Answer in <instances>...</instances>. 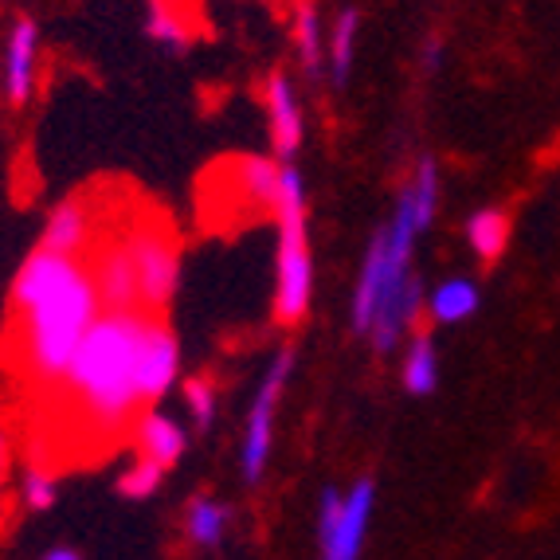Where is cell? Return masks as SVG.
<instances>
[{
	"label": "cell",
	"mask_w": 560,
	"mask_h": 560,
	"mask_svg": "<svg viewBox=\"0 0 560 560\" xmlns=\"http://www.w3.org/2000/svg\"><path fill=\"white\" fill-rule=\"evenodd\" d=\"M12 314L24 373L36 384H63L86 329L103 314L86 259L36 247L12 279Z\"/></svg>",
	"instance_id": "obj_1"
},
{
	"label": "cell",
	"mask_w": 560,
	"mask_h": 560,
	"mask_svg": "<svg viewBox=\"0 0 560 560\" xmlns=\"http://www.w3.org/2000/svg\"><path fill=\"white\" fill-rule=\"evenodd\" d=\"M150 318L141 310H103L71 357L59 388L75 396L94 428H121L138 411V349Z\"/></svg>",
	"instance_id": "obj_2"
},
{
	"label": "cell",
	"mask_w": 560,
	"mask_h": 560,
	"mask_svg": "<svg viewBox=\"0 0 560 560\" xmlns=\"http://www.w3.org/2000/svg\"><path fill=\"white\" fill-rule=\"evenodd\" d=\"M279 220V252H275V322L294 329L314 302V255H310L306 228V185L290 161H282V185L275 200Z\"/></svg>",
	"instance_id": "obj_3"
},
{
	"label": "cell",
	"mask_w": 560,
	"mask_h": 560,
	"mask_svg": "<svg viewBox=\"0 0 560 560\" xmlns=\"http://www.w3.org/2000/svg\"><path fill=\"white\" fill-rule=\"evenodd\" d=\"M121 240H126V252H130L141 314H153V318H158V310H165L180 287L177 235L165 232L161 224H141V228H133V232L121 235Z\"/></svg>",
	"instance_id": "obj_4"
},
{
	"label": "cell",
	"mask_w": 560,
	"mask_h": 560,
	"mask_svg": "<svg viewBox=\"0 0 560 560\" xmlns=\"http://www.w3.org/2000/svg\"><path fill=\"white\" fill-rule=\"evenodd\" d=\"M290 373H294V349H279L262 373L259 388L252 396V411H247V431H243V451L240 467L243 482L255 486L271 463V443H275V416H279L282 393H287Z\"/></svg>",
	"instance_id": "obj_5"
},
{
	"label": "cell",
	"mask_w": 560,
	"mask_h": 560,
	"mask_svg": "<svg viewBox=\"0 0 560 560\" xmlns=\"http://www.w3.org/2000/svg\"><path fill=\"white\" fill-rule=\"evenodd\" d=\"M39 86V24L32 16L12 20L0 51V91L12 106H28Z\"/></svg>",
	"instance_id": "obj_6"
},
{
	"label": "cell",
	"mask_w": 560,
	"mask_h": 560,
	"mask_svg": "<svg viewBox=\"0 0 560 560\" xmlns=\"http://www.w3.org/2000/svg\"><path fill=\"white\" fill-rule=\"evenodd\" d=\"M373 505H376V482L373 478H357L341 494V510H337L334 525L318 537L322 560H361L364 549V533L373 522Z\"/></svg>",
	"instance_id": "obj_7"
},
{
	"label": "cell",
	"mask_w": 560,
	"mask_h": 560,
	"mask_svg": "<svg viewBox=\"0 0 560 560\" xmlns=\"http://www.w3.org/2000/svg\"><path fill=\"white\" fill-rule=\"evenodd\" d=\"M177 376H180L177 334H173L165 322L150 318L145 337H141V349H138V400L161 404L177 388Z\"/></svg>",
	"instance_id": "obj_8"
},
{
	"label": "cell",
	"mask_w": 560,
	"mask_h": 560,
	"mask_svg": "<svg viewBox=\"0 0 560 560\" xmlns=\"http://www.w3.org/2000/svg\"><path fill=\"white\" fill-rule=\"evenodd\" d=\"M262 98H267V126H271L275 153H279V161H290L302 150V141H306V118H302V103L287 71H275L267 79Z\"/></svg>",
	"instance_id": "obj_9"
},
{
	"label": "cell",
	"mask_w": 560,
	"mask_h": 560,
	"mask_svg": "<svg viewBox=\"0 0 560 560\" xmlns=\"http://www.w3.org/2000/svg\"><path fill=\"white\" fill-rule=\"evenodd\" d=\"M91 267L94 290H98V302L103 310H141L138 306V282H133V267H130V252H126V240H110L103 243Z\"/></svg>",
	"instance_id": "obj_10"
},
{
	"label": "cell",
	"mask_w": 560,
	"mask_h": 560,
	"mask_svg": "<svg viewBox=\"0 0 560 560\" xmlns=\"http://www.w3.org/2000/svg\"><path fill=\"white\" fill-rule=\"evenodd\" d=\"M94 235V220L86 200L67 197L59 200L44 220V232H39V252H56V255H71V259H83L86 247H91Z\"/></svg>",
	"instance_id": "obj_11"
},
{
	"label": "cell",
	"mask_w": 560,
	"mask_h": 560,
	"mask_svg": "<svg viewBox=\"0 0 560 560\" xmlns=\"http://www.w3.org/2000/svg\"><path fill=\"white\" fill-rule=\"evenodd\" d=\"M138 451L141 458H150V463H158L161 470L177 467L180 458H185V447H188V431L180 428L173 416H165V411L150 408L145 416L138 420Z\"/></svg>",
	"instance_id": "obj_12"
},
{
	"label": "cell",
	"mask_w": 560,
	"mask_h": 560,
	"mask_svg": "<svg viewBox=\"0 0 560 560\" xmlns=\"http://www.w3.org/2000/svg\"><path fill=\"white\" fill-rule=\"evenodd\" d=\"M381 287H384V232H376L373 243H369V252H364L361 279H357L353 290V310H349V322H353L357 334H369V326H373Z\"/></svg>",
	"instance_id": "obj_13"
},
{
	"label": "cell",
	"mask_w": 560,
	"mask_h": 560,
	"mask_svg": "<svg viewBox=\"0 0 560 560\" xmlns=\"http://www.w3.org/2000/svg\"><path fill=\"white\" fill-rule=\"evenodd\" d=\"M478 306H482V294H478L475 279H447L423 299V310H428L431 322H440V326H458V322L475 318Z\"/></svg>",
	"instance_id": "obj_14"
},
{
	"label": "cell",
	"mask_w": 560,
	"mask_h": 560,
	"mask_svg": "<svg viewBox=\"0 0 560 560\" xmlns=\"http://www.w3.org/2000/svg\"><path fill=\"white\" fill-rule=\"evenodd\" d=\"M235 185L255 208H267L275 212V200H279L282 185V161L279 158H240L235 161Z\"/></svg>",
	"instance_id": "obj_15"
},
{
	"label": "cell",
	"mask_w": 560,
	"mask_h": 560,
	"mask_svg": "<svg viewBox=\"0 0 560 560\" xmlns=\"http://www.w3.org/2000/svg\"><path fill=\"white\" fill-rule=\"evenodd\" d=\"M400 381L411 396H431L440 388V349L428 334H416L408 341V353L400 364Z\"/></svg>",
	"instance_id": "obj_16"
},
{
	"label": "cell",
	"mask_w": 560,
	"mask_h": 560,
	"mask_svg": "<svg viewBox=\"0 0 560 560\" xmlns=\"http://www.w3.org/2000/svg\"><path fill=\"white\" fill-rule=\"evenodd\" d=\"M294 47L306 79H318L326 67V36H322V12L314 0H302L294 9Z\"/></svg>",
	"instance_id": "obj_17"
},
{
	"label": "cell",
	"mask_w": 560,
	"mask_h": 560,
	"mask_svg": "<svg viewBox=\"0 0 560 560\" xmlns=\"http://www.w3.org/2000/svg\"><path fill=\"white\" fill-rule=\"evenodd\" d=\"M467 243L482 262H498L510 247V215L502 208H478L467 220Z\"/></svg>",
	"instance_id": "obj_18"
},
{
	"label": "cell",
	"mask_w": 560,
	"mask_h": 560,
	"mask_svg": "<svg viewBox=\"0 0 560 560\" xmlns=\"http://www.w3.org/2000/svg\"><path fill=\"white\" fill-rule=\"evenodd\" d=\"M400 197L408 200L411 215H416V228L428 232L431 220H435V212H440V165H435V158L416 161V173L408 177V185H404Z\"/></svg>",
	"instance_id": "obj_19"
},
{
	"label": "cell",
	"mask_w": 560,
	"mask_h": 560,
	"mask_svg": "<svg viewBox=\"0 0 560 560\" xmlns=\"http://www.w3.org/2000/svg\"><path fill=\"white\" fill-rule=\"evenodd\" d=\"M228 525H232V514H228V505H220L215 498L200 494L188 502L185 510V533L188 541L200 545V549H215V545L228 537Z\"/></svg>",
	"instance_id": "obj_20"
},
{
	"label": "cell",
	"mask_w": 560,
	"mask_h": 560,
	"mask_svg": "<svg viewBox=\"0 0 560 560\" xmlns=\"http://www.w3.org/2000/svg\"><path fill=\"white\" fill-rule=\"evenodd\" d=\"M357 36H361V16L353 9H346L334 20L329 28V47H326V67L334 86H346L353 75V59H357Z\"/></svg>",
	"instance_id": "obj_21"
},
{
	"label": "cell",
	"mask_w": 560,
	"mask_h": 560,
	"mask_svg": "<svg viewBox=\"0 0 560 560\" xmlns=\"http://www.w3.org/2000/svg\"><path fill=\"white\" fill-rule=\"evenodd\" d=\"M145 36L153 44L168 47V51H180V47L192 39V24L180 12V4H153L150 0V16H145Z\"/></svg>",
	"instance_id": "obj_22"
},
{
	"label": "cell",
	"mask_w": 560,
	"mask_h": 560,
	"mask_svg": "<svg viewBox=\"0 0 560 560\" xmlns=\"http://www.w3.org/2000/svg\"><path fill=\"white\" fill-rule=\"evenodd\" d=\"M161 478H165V470H161L158 463H150V458H138L133 467H126L118 475V494L130 498V502H145V498L158 494Z\"/></svg>",
	"instance_id": "obj_23"
},
{
	"label": "cell",
	"mask_w": 560,
	"mask_h": 560,
	"mask_svg": "<svg viewBox=\"0 0 560 560\" xmlns=\"http://www.w3.org/2000/svg\"><path fill=\"white\" fill-rule=\"evenodd\" d=\"M20 498H24V505H28L32 514H44V510H51L59 498V482L51 470H39V467H28L24 470V478H20Z\"/></svg>",
	"instance_id": "obj_24"
},
{
	"label": "cell",
	"mask_w": 560,
	"mask_h": 560,
	"mask_svg": "<svg viewBox=\"0 0 560 560\" xmlns=\"http://www.w3.org/2000/svg\"><path fill=\"white\" fill-rule=\"evenodd\" d=\"M180 396H185L188 416H192V423H197V428H212L215 408H220V396H215V384L208 381V376H192V381H185V388H180Z\"/></svg>",
	"instance_id": "obj_25"
},
{
	"label": "cell",
	"mask_w": 560,
	"mask_h": 560,
	"mask_svg": "<svg viewBox=\"0 0 560 560\" xmlns=\"http://www.w3.org/2000/svg\"><path fill=\"white\" fill-rule=\"evenodd\" d=\"M440 67H443V44L431 36L428 44H423V71H428V75H435Z\"/></svg>",
	"instance_id": "obj_26"
},
{
	"label": "cell",
	"mask_w": 560,
	"mask_h": 560,
	"mask_svg": "<svg viewBox=\"0 0 560 560\" xmlns=\"http://www.w3.org/2000/svg\"><path fill=\"white\" fill-rule=\"evenodd\" d=\"M9 431L0 423V490H4V478H9Z\"/></svg>",
	"instance_id": "obj_27"
},
{
	"label": "cell",
	"mask_w": 560,
	"mask_h": 560,
	"mask_svg": "<svg viewBox=\"0 0 560 560\" xmlns=\"http://www.w3.org/2000/svg\"><path fill=\"white\" fill-rule=\"evenodd\" d=\"M44 560H83V552H75L71 545H56V549H47Z\"/></svg>",
	"instance_id": "obj_28"
},
{
	"label": "cell",
	"mask_w": 560,
	"mask_h": 560,
	"mask_svg": "<svg viewBox=\"0 0 560 560\" xmlns=\"http://www.w3.org/2000/svg\"><path fill=\"white\" fill-rule=\"evenodd\" d=\"M153 4H185V0H153Z\"/></svg>",
	"instance_id": "obj_29"
}]
</instances>
